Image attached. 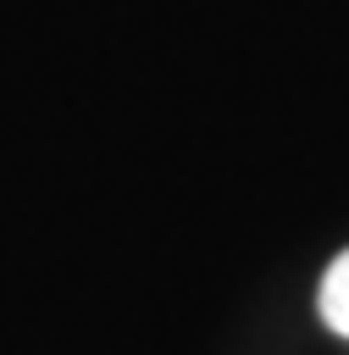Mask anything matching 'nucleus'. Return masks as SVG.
<instances>
[{
    "label": "nucleus",
    "instance_id": "nucleus-1",
    "mask_svg": "<svg viewBox=\"0 0 349 355\" xmlns=\"http://www.w3.org/2000/svg\"><path fill=\"white\" fill-rule=\"evenodd\" d=\"M316 305H321V322L338 333V338H349V250L321 272V288H316Z\"/></svg>",
    "mask_w": 349,
    "mask_h": 355
}]
</instances>
